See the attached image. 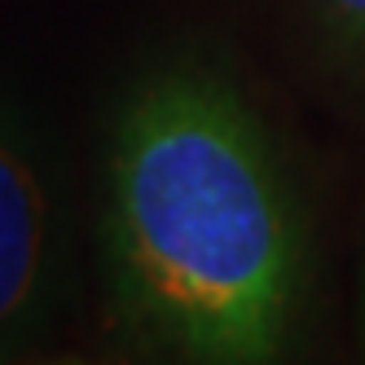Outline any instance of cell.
<instances>
[{"mask_svg": "<svg viewBox=\"0 0 365 365\" xmlns=\"http://www.w3.org/2000/svg\"><path fill=\"white\" fill-rule=\"evenodd\" d=\"M53 299V202L18 123L0 110V352L18 348Z\"/></svg>", "mask_w": 365, "mask_h": 365, "instance_id": "2", "label": "cell"}, {"mask_svg": "<svg viewBox=\"0 0 365 365\" xmlns=\"http://www.w3.org/2000/svg\"><path fill=\"white\" fill-rule=\"evenodd\" d=\"M361 348H365V277H361Z\"/></svg>", "mask_w": 365, "mask_h": 365, "instance_id": "4", "label": "cell"}, {"mask_svg": "<svg viewBox=\"0 0 365 365\" xmlns=\"http://www.w3.org/2000/svg\"><path fill=\"white\" fill-rule=\"evenodd\" d=\"M115 308L190 361H273L299 308L304 238L264 128L220 75L168 66L128 97L106 163Z\"/></svg>", "mask_w": 365, "mask_h": 365, "instance_id": "1", "label": "cell"}, {"mask_svg": "<svg viewBox=\"0 0 365 365\" xmlns=\"http://www.w3.org/2000/svg\"><path fill=\"white\" fill-rule=\"evenodd\" d=\"M330 58L348 75L365 80V0H304Z\"/></svg>", "mask_w": 365, "mask_h": 365, "instance_id": "3", "label": "cell"}]
</instances>
